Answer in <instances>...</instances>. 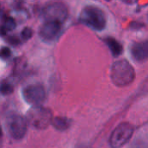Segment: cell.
Returning a JSON list of instances; mask_svg holds the SVG:
<instances>
[{
    "mask_svg": "<svg viewBox=\"0 0 148 148\" xmlns=\"http://www.w3.org/2000/svg\"><path fill=\"white\" fill-rule=\"evenodd\" d=\"M32 34H33L32 29H31L30 28H28V27L24 28V29L22 30V32H21V36H22V38H23V40L30 39L31 36H32Z\"/></svg>",
    "mask_w": 148,
    "mask_h": 148,
    "instance_id": "obj_14",
    "label": "cell"
},
{
    "mask_svg": "<svg viewBox=\"0 0 148 148\" xmlns=\"http://www.w3.org/2000/svg\"><path fill=\"white\" fill-rule=\"evenodd\" d=\"M15 28H16L15 20L10 16L5 17V19L3 22V25H2V32H3V34L4 32H7V31H11Z\"/></svg>",
    "mask_w": 148,
    "mask_h": 148,
    "instance_id": "obj_12",
    "label": "cell"
},
{
    "mask_svg": "<svg viewBox=\"0 0 148 148\" xmlns=\"http://www.w3.org/2000/svg\"><path fill=\"white\" fill-rule=\"evenodd\" d=\"M107 1H110V0H107Z\"/></svg>",
    "mask_w": 148,
    "mask_h": 148,
    "instance_id": "obj_18",
    "label": "cell"
},
{
    "mask_svg": "<svg viewBox=\"0 0 148 148\" xmlns=\"http://www.w3.org/2000/svg\"><path fill=\"white\" fill-rule=\"evenodd\" d=\"M131 55L137 62H143L148 59V41L134 43L131 47Z\"/></svg>",
    "mask_w": 148,
    "mask_h": 148,
    "instance_id": "obj_9",
    "label": "cell"
},
{
    "mask_svg": "<svg viewBox=\"0 0 148 148\" xmlns=\"http://www.w3.org/2000/svg\"><path fill=\"white\" fill-rule=\"evenodd\" d=\"M105 42L109 48L111 53L114 56H120L123 52V47L122 45L114 38L113 37H108L105 39Z\"/></svg>",
    "mask_w": 148,
    "mask_h": 148,
    "instance_id": "obj_10",
    "label": "cell"
},
{
    "mask_svg": "<svg viewBox=\"0 0 148 148\" xmlns=\"http://www.w3.org/2000/svg\"><path fill=\"white\" fill-rule=\"evenodd\" d=\"M27 121L30 126L36 129H45L49 124H52L53 117L49 109L43 107L33 106V108L28 112Z\"/></svg>",
    "mask_w": 148,
    "mask_h": 148,
    "instance_id": "obj_3",
    "label": "cell"
},
{
    "mask_svg": "<svg viewBox=\"0 0 148 148\" xmlns=\"http://www.w3.org/2000/svg\"><path fill=\"white\" fill-rule=\"evenodd\" d=\"M9 42L10 44H12V45H16V44H19L20 43V41L16 36H10V38L9 39Z\"/></svg>",
    "mask_w": 148,
    "mask_h": 148,
    "instance_id": "obj_16",
    "label": "cell"
},
{
    "mask_svg": "<svg viewBox=\"0 0 148 148\" xmlns=\"http://www.w3.org/2000/svg\"><path fill=\"white\" fill-rule=\"evenodd\" d=\"M52 125L59 131H64L69 127V121L64 117H56L52 121Z\"/></svg>",
    "mask_w": 148,
    "mask_h": 148,
    "instance_id": "obj_11",
    "label": "cell"
},
{
    "mask_svg": "<svg viewBox=\"0 0 148 148\" xmlns=\"http://www.w3.org/2000/svg\"><path fill=\"white\" fill-rule=\"evenodd\" d=\"M62 23L56 21H47L40 28L39 36L40 37L47 42L54 40L61 31Z\"/></svg>",
    "mask_w": 148,
    "mask_h": 148,
    "instance_id": "obj_8",
    "label": "cell"
},
{
    "mask_svg": "<svg viewBox=\"0 0 148 148\" xmlns=\"http://www.w3.org/2000/svg\"><path fill=\"white\" fill-rule=\"evenodd\" d=\"M80 20L84 24L98 31L105 29L107 23V16L104 11L99 7L93 5H88L82 9Z\"/></svg>",
    "mask_w": 148,
    "mask_h": 148,
    "instance_id": "obj_2",
    "label": "cell"
},
{
    "mask_svg": "<svg viewBox=\"0 0 148 148\" xmlns=\"http://www.w3.org/2000/svg\"><path fill=\"white\" fill-rule=\"evenodd\" d=\"M13 90H14V88L10 83H9L7 82H2V84H1V93H2V95H9L10 94H12Z\"/></svg>",
    "mask_w": 148,
    "mask_h": 148,
    "instance_id": "obj_13",
    "label": "cell"
},
{
    "mask_svg": "<svg viewBox=\"0 0 148 148\" xmlns=\"http://www.w3.org/2000/svg\"><path fill=\"white\" fill-rule=\"evenodd\" d=\"M27 120L22 115L12 114L6 120L7 131L14 140H21L27 132Z\"/></svg>",
    "mask_w": 148,
    "mask_h": 148,
    "instance_id": "obj_6",
    "label": "cell"
},
{
    "mask_svg": "<svg viewBox=\"0 0 148 148\" xmlns=\"http://www.w3.org/2000/svg\"><path fill=\"white\" fill-rule=\"evenodd\" d=\"M134 127L128 122H122L112 132L109 143L113 147H121L127 144L134 134Z\"/></svg>",
    "mask_w": 148,
    "mask_h": 148,
    "instance_id": "obj_4",
    "label": "cell"
},
{
    "mask_svg": "<svg viewBox=\"0 0 148 148\" xmlns=\"http://www.w3.org/2000/svg\"><path fill=\"white\" fill-rule=\"evenodd\" d=\"M124 3H135L137 0H122Z\"/></svg>",
    "mask_w": 148,
    "mask_h": 148,
    "instance_id": "obj_17",
    "label": "cell"
},
{
    "mask_svg": "<svg viewBox=\"0 0 148 148\" xmlns=\"http://www.w3.org/2000/svg\"><path fill=\"white\" fill-rule=\"evenodd\" d=\"M11 56V52H10V49L7 47H3L1 49V56L2 58L3 59H8L10 58Z\"/></svg>",
    "mask_w": 148,
    "mask_h": 148,
    "instance_id": "obj_15",
    "label": "cell"
},
{
    "mask_svg": "<svg viewBox=\"0 0 148 148\" xmlns=\"http://www.w3.org/2000/svg\"><path fill=\"white\" fill-rule=\"evenodd\" d=\"M110 76L114 84L118 87H126L134 82L135 71L127 60H119L113 64Z\"/></svg>",
    "mask_w": 148,
    "mask_h": 148,
    "instance_id": "obj_1",
    "label": "cell"
},
{
    "mask_svg": "<svg viewBox=\"0 0 148 148\" xmlns=\"http://www.w3.org/2000/svg\"><path fill=\"white\" fill-rule=\"evenodd\" d=\"M23 96L29 104L39 106L45 100V89L40 84H31L23 89Z\"/></svg>",
    "mask_w": 148,
    "mask_h": 148,
    "instance_id": "obj_7",
    "label": "cell"
},
{
    "mask_svg": "<svg viewBox=\"0 0 148 148\" xmlns=\"http://www.w3.org/2000/svg\"><path fill=\"white\" fill-rule=\"evenodd\" d=\"M42 16L45 22L56 21L62 23L67 19L68 8L63 3H51L42 8Z\"/></svg>",
    "mask_w": 148,
    "mask_h": 148,
    "instance_id": "obj_5",
    "label": "cell"
}]
</instances>
